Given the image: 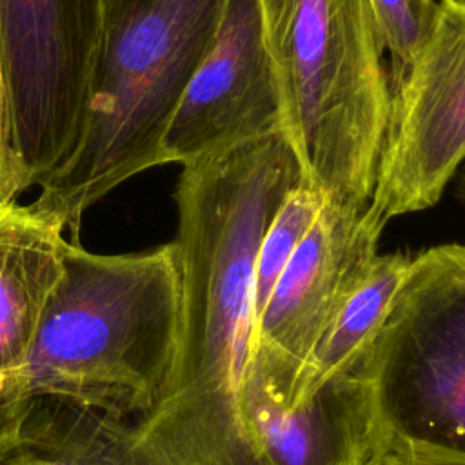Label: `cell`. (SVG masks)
Masks as SVG:
<instances>
[{"label": "cell", "mask_w": 465, "mask_h": 465, "mask_svg": "<svg viewBox=\"0 0 465 465\" xmlns=\"http://www.w3.org/2000/svg\"><path fill=\"white\" fill-rule=\"evenodd\" d=\"M303 178L282 129L182 165L173 240L180 338L158 403L131 421L134 465H269L245 409L252 271L265 227Z\"/></svg>", "instance_id": "6da1fadb"}, {"label": "cell", "mask_w": 465, "mask_h": 465, "mask_svg": "<svg viewBox=\"0 0 465 465\" xmlns=\"http://www.w3.org/2000/svg\"><path fill=\"white\" fill-rule=\"evenodd\" d=\"M180 320L173 242L134 254H96L67 242L27 360L0 401L56 398L134 421L165 389Z\"/></svg>", "instance_id": "7a4b0ae2"}, {"label": "cell", "mask_w": 465, "mask_h": 465, "mask_svg": "<svg viewBox=\"0 0 465 465\" xmlns=\"http://www.w3.org/2000/svg\"><path fill=\"white\" fill-rule=\"evenodd\" d=\"M229 0H102L82 134L33 202L78 243L85 211L163 165V138Z\"/></svg>", "instance_id": "3957f363"}, {"label": "cell", "mask_w": 465, "mask_h": 465, "mask_svg": "<svg viewBox=\"0 0 465 465\" xmlns=\"http://www.w3.org/2000/svg\"><path fill=\"white\" fill-rule=\"evenodd\" d=\"M283 133L305 178L341 207L369 205L389 109L371 0H258Z\"/></svg>", "instance_id": "277c9868"}, {"label": "cell", "mask_w": 465, "mask_h": 465, "mask_svg": "<svg viewBox=\"0 0 465 465\" xmlns=\"http://www.w3.org/2000/svg\"><path fill=\"white\" fill-rule=\"evenodd\" d=\"M361 367L389 443L465 458V243L412 256Z\"/></svg>", "instance_id": "5b68a950"}, {"label": "cell", "mask_w": 465, "mask_h": 465, "mask_svg": "<svg viewBox=\"0 0 465 465\" xmlns=\"http://www.w3.org/2000/svg\"><path fill=\"white\" fill-rule=\"evenodd\" d=\"M465 162V0H434L427 29L389 73L369 209L383 223L432 207Z\"/></svg>", "instance_id": "8992f818"}, {"label": "cell", "mask_w": 465, "mask_h": 465, "mask_svg": "<svg viewBox=\"0 0 465 465\" xmlns=\"http://www.w3.org/2000/svg\"><path fill=\"white\" fill-rule=\"evenodd\" d=\"M102 27V0H0L13 138L40 185L82 134Z\"/></svg>", "instance_id": "52a82bcc"}, {"label": "cell", "mask_w": 465, "mask_h": 465, "mask_svg": "<svg viewBox=\"0 0 465 465\" xmlns=\"http://www.w3.org/2000/svg\"><path fill=\"white\" fill-rule=\"evenodd\" d=\"M383 223L369 205L325 200L256 322L249 380L287 405L294 381L341 294L378 252Z\"/></svg>", "instance_id": "ba28073f"}, {"label": "cell", "mask_w": 465, "mask_h": 465, "mask_svg": "<svg viewBox=\"0 0 465 465\" xmlns=\"http://www.w3.org/2000/svg\"><path fill=\"white\" fill-rule=\"evenodd\" d=\"M280 129L282 102L260 4L229 0L214 40L165 133V163L183 165Z\"/></svg>", "instance_id": "9c48e42d"}, {"label": "cell", "mask_w": 465, "mask_h": 465, "mask_svg": "<svg viewBox=\"0 0 465 465\" xmlns=\"http://www.w3.org/2000/svg\"><path fill=\"white\" fill-rule=\"evenodd\" d=\"M245 409L269 465H378L389 445L361 360L292 405L249 380Z\"/></svg>", "instance_id": "30bf717a"}, {"label": "cell", "mask_w": 465, "mask_h": 465, "mask_svg": "<svg viewBox=\"0 0 465 465\" xmlns=\"http://www.w3.org/2000/svg\"><path fill=\"white\" fill-rule=\"evenodd\" d=\"M67 242L64 223L33 203L0 207V392L27 360Z\"/></svg>", "instance_id": "8fae6325"}, {"label": "cell", "mask_w": 465, "mask_h": 465, "mask_svg": "<svg viewBox=\"0 0 465 465\" xmlns=\"http://www.w3.org/2000/svg\"><path fill=\"white\" fill-rule=\"evenodd\" d=\"M412 256L376 252L341 294L332 316L309 352L287 405L307 398L327 378L354 367L378 334Z\"/></svg>", "instance_id": "7c38bea8"}, {"label": "cell", "mask_w": 465, "mask_h": 465, "mask_svg": "<svg viewBox=\"0 0 465 465\" xmlns=\"http://www.w3.org/2000/svg\"><path fill=\"white\" fill-rule=\"evenodd\" d=\"M4 465H134L131 421L56 398L27 400Z\"/></svg>", "instance_id": "4fadbf2b"}, {"label": "cell", "mask_w": 465, "mask_h": 465, "mask_svg": "<svg viewBox=\"0 0 465 465\" xmlns=\"http://www.w3.org/2000/svg\"><path fill=\"white\" fill-rule=\"evenodd\" d=\"M323 193L303 178L280 203L258 243L252 271V309L258 322L271 291L325 203ZM256 327V325H254Z\"/></svg>", "instance_id": "5bb4252c"}, {"label": "cell", "mask_w": 465, "mask_h": 465, "mask_svg": "<svg viewBox=\"0 0 465 465\" xmlns=\"http://www.w3.org/2000/svg\"><path fill=\"white\" fill-rule=\"evenodd\" d=\"M432 4H420L416 0H371L383 45L391 54V73L407 64L418 47L427 29Z\"/></svg>", "instance_id": "9a60e30c"}, {"label": "cell", "mask_w": 465, "mask_h": 465, "mask_svg": "<svg viewBox=\"0 0 465 465\" xmlns=\"http://www.w3.org/2000/svg\"><path fill=\"white\" fill-rule=\"evenodd\" d=\"M29 187H33L31 178L15 147L11 98L0 45V207L16 203L18 196Z\"/></svg>", "instance_id": "2e32d148"}, {"label": "cell", "mask_w": 465, "mask_h": 465, "mask_svg": "<svg viewBox=\"0 0 465 465\" xmlns=\"http://www.w3.org/2000/svg\"><path fill=\"white\" fill-rule=\"evenodd\" d=\"M378 465H465V458L418 452L389 443Z\"/></svg>", "instance_id": "e0dca14e"}, {"label": "cell", "mask_w": 465, "mask_h": 465, "mask_svg": "<svg viewBox=\"0 0 465 465\" xmlns=\"http://www.w3.org/2000/svg\"><path fill=\"white\" fill-rule=\"evenodd\" d=\"M22 405L0 401V465H4L15 449L16 429Z\"/></svg>", "instance_id": "ac0fdd59"}, {"label": "cell", "mask_w": 465, "mask_h": 465, "mask_svg": "<svg viewBox=\"0 0 465 465\" xmlns=\"http://www.w3.org/2000/svg\"><path fill=\"white\" fill-rule=\"evenodd\" d=\"M458 174V185H456V194L465 202V162L461 163Z\"/></svg>", "instance_id": "d6986e66"}, {"label": "cell", "mask_w": 465, "mask_h": 465, "mask_svg": "<svg viewBox=\"0 0 465 465\" xmlns=\"http://www.w3.org/2000/svg\"><path fill=\"white\" fill-rule=\"evenodd\" d=\"M416 2H420V4H432L434 0H416Z\"/></svg>", "instance_id": "ffe728a7"}]
</instances>
